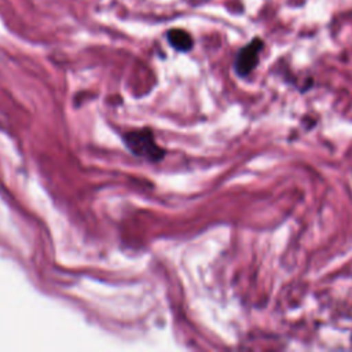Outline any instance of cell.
I'll use <instances>...</instances> for the list:
<instances>
[{
	"mask_svg": "<svg viewBox=\"0 0 352 352\" xmlns=\"http://www.w3.org/2000/svg\"><path fill=\"white\" fill-rule=\"evenodd\" d=\"M125 144L133 154L150 161H158L164 155V151L155 144L153 133L148 129L128 132L125 135Z\"/></svg>",
	"mask_w": 352,
	"mask_h": 352,
	"instance_id": "obj_1",
	"label": "cell"
},
{
	"mask_svg": "<svg viewBox=\"0 0 352 352\" xmlns=\"http://www.w3.org/2000/svg\"><path fill=\"white\" fill-rule=\"evenodd\" d=\"M263 47H264L263 40L256 37L238 51V54L235 56V62H234V69L238 76L246 77L248 74L252 73V70L258 63L260 52H261Z\"/></svg>",
	"mask_w": 352,
	"mask_h": 352,
	"instance_id": "obj_2",
	"label": "cell"
},
{
	"mask_svg": "<svg viewBox=\"0 0 352 352\" xmlns=\"http://www.w3.org/2000/svg\"><path fill=\"white\" fill-rule=\"evenodd\" d=\"M168 41L169 44L177 51H190L192 47L191 36L183 29H172L168 32Z\"/></svg>",
	"mask_w": 352,
	"mask_h": 352,
	"instance_id": "obj_3",
	"label": "cell"
}]
</instances>
